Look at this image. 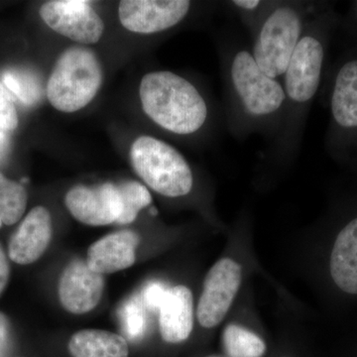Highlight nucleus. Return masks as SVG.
Returning a JSON list of instances; mask_svg holds the SVG:
<instances>
[{"label": "nucleus", "instance_id": "cd10ccee", "mask_svg": "<svg viewBox=\"0 0 357 357\" xmlns=\"http://www.w3.org/2000/svg\"><path fill=\"white\" fill-rule=\"evenodd\" d=\"M7 147H8V138H7L6 131L0 129V159L6 155Z\"/></svg>", "mask_w": 357, "mask_h": 357}, {"label": "nucleus", "instance_id": "393cba45", "mask_svg": "<svg viewBox=\"0 0 357 357\" xmlns=\"http://www.w3.org/2000/svg\"><path fill=\"white\" fill-rule=\"evenodd\" d=\"M168 289L161 282H150L143 288L141 302L148 309L158 312Z\"/></svg>", "mask_w": 357, "mask_h": 357}, {"label": "nucleus", "instance_id": "412c9836", "mask_svg": "<svg viewBox=\"0 0 357 357\" xmlns=\"http://www.w3.org/2000/svg\"><path fill=\"white\" fill-rule=\"evenodd\" d=\"M117 185L123 206L121 217L117 223L129 225L136 220L140 211L152 203L151 194L145 185L136 181H126Z\"/></svg>", "mask_w": 357, "mask_h": 357}, {"label": "nucleus", "instance_id": "7ed1b4c3", "mask_svg": "<svg viewBox=\"0 0 357 357\" xmlns=\"http://www.w3.org/2000/svg\"><path fill=\"white\" fill-rule=\"evenodd\" d=\"M143 112L155 126L178 137L206 132L213 121L206 95L189 79L170 70L148 73L141 79Z\"/></svg>", "mask_w": 357, "mask_h": 357}, {"label": "nucleus", "instance_id": "a211bd4d", "mask_svg": "<svg viewBox=\"0 0 357 357\" xmlns=\"http://www.w3.org/2000/svg\"><path fill=\"white\" fill-rule=\"evenodd\" d=\"M1 77L4 86L25 105L32 107L43 98L45 91L41 77L32 70L8 68L3 70Z\"/></svg>", "mask_w": 357, "mask_h": 357}, {"label": "nucleus", "instance_id": "ddd939ff", "mask_svg": "<svg viewBox=\"0 0 357 357\" xmlns=\"http://www.w3.org/2000/svg\"><path fill=\"white\" fill-rule=\"evenodd\" d=\"M52 236L53 223L50 213L44 206H35L11 236L9 258L20 265L36 262L49 248Z\"/></svg>", "mask_w": 357, "mask_h": 357}, {"label": "nucleus", "instance_id": "b1692460", "mask_svg": "<svg viewBox=\"0 0 357 357\" xmlns=\"http://www.w3.org/2000/svg\"><path fill=\"white\" fill-rule=\"evenodd\" d=\"M18 126L17 110L8 89L0 82V129L13 131Z\"/></svg>", "mask_w": 357, "mask_h": 357}, {"label": "nucleus", "instance_id": "f8f14e48", "mask_svg": "<svg viewBox=\"0 0 357 357\" xmlns=\"http://www.w3.org/2000/svg\"><path fill=\"white\" fill-rule=\"evenodd\" d=\"M103 290V275L91 270L86 261L74 260L61 275L59 299L66 311L70 314H86L98 306Z\"/></svg>", "mask_w": 357, "mask_h": 357}, {"label": "nucleus", "instance_id": "dca6fc26", "mask_svg": "<svg viewBox=\"0 0 357 357\" xmlns=\"http://www.w3.org/2000/svg\"><path fill=\"white\" fill-rule=\"evenodd\" d=\"M330 270L340 290L357 295V217L337 234L331 255Z\"/></svg>", "mask_w": 357, "mask_h": 357}, {"label": "nucleus", "instance_id": "4be33fe9", "mask_svg": "<svg viewBox=\"0 0 357 357\" xmlns=\"http://www.w3.org/2000/svg\"><path fill=\"white\" fill-rule=\"evenodd\" d=\"M122 332L130 340H140L147 328L144 305L137 297L130 298L119 310Z\"/></svg>", "mask_w": 357, "mask_h": 357}, {"label": "nucleus", "instance_id": "9b49d317", "mask_svg": "<svg viewBox=\"0 0 357 357\" xmlns=\"http://www.w3.org/2000/svg\"><path fill=\"white\" fill-rule=\"evenodd\" d=\"M65 204L73 217L91 227L117 222L123 211L119 185L114 183L76 185L66 195Z\"/></svg>", "mask_w": 357, "mask_h": 357}, {"label": "nucleus", "instance_id": "6ab92c4d", "mask_svg": "<svg viewBox=\"0 0 357 357\" xmlns=\"http://www.w3.org/2000/svg\"><path fill=\"white\" fill-rule=\"evenodd\" d=\"M27 201L25 188L0 173V229L14 225L23 217Z\"/></svg>", "mask_w": 357, "mask_h": 357}, {"label": "nucleus", "instance_id": "2eb2a0df", "mask_svg": "<svg viewBox=\"0 0 357 357\" xmlns=\"http://www.w3.org/2000/svg\"><path fill=\"white\" fill-rule=\"evenodd\" d=\"M162 337L169 344H178L190 337L194 326V299L189 288H169L159 307Z\"/></svg>", "mask_w": 357, "mask_h": 357}, {"label": "nucleus", "instance_id": "5701e85b", "mask_svg": "<svg viewBox=\"0 0 357 357\" xmlns=\"http://www.w3.org/2000/svg\"><path fill=\"white\" fill-rule=\"evenodd\" d=\"M222 3L236 14L249 34L252 35L271 6L272 0H231Z\"/></svg>", "mask_w": 357, "mask_h": 357}, {"label": "nucleus", "instance_id": "20e7f679", "mask_svg": "<svg viewBox=\"0 0 357 357\" xmlns=\"http://www.w3.org/2000/svg\"><path fill=\"white\" fill-rule=\"evenodd\" d=\"M307 1L272 0L251 37L250 52L267 76L282 82L307 23L318 11Z\"/></svg>", "mask_w": 357, "mask_h": 357}, {"label": "nucleus", "instance_id": "6e6552de", "mask_svg": "<svg viewBox=\"0 0 357 357\" xmlns=\"http://www.w3.org/2000/svg\"><path fill=\"white\" fill-rule=\"evenodd\" d=\"M39 14L52 30L77 43H98L105 31L102 18L86 0L47 1Z\"/></svg>", "mask_w": 357, "mask_h": 357}, {"label": "nucleus", "instance_id": "9d476101", "mask_svg": "<svg viewBox=\"0 0 357 357\" xmlns=\"http://www.w3.org/2000/svg\"><path fill=\"white\" fill-rule=\"evenodd\" d=\"M188 0H122L119 16L122 26L139 34H159L180 25L189 16Z\"/></svg>", "mask_w": 357, "mask_h": 357}, {"label": "nucleus", "instance_id": "423d86ee", "mask_svg": "<svg viewBox=\"0 0 357 357\" xmlns=\"http://www.w3.org/2000/svg\"><path fill=\"white\" fill-rule=\"evenodd\" d=\"M102 68L84 47L67 49L58 59L47 84L49 102L62 112H76L95 98L102 84Z\"/></svg>", "mask_w": 357, "mask_h": 357}, {"label": "nucleus", "instance_id": "4468645a", "mask_svg": "<svg viewBox=\"0 0 357 357\" xmlns=\"http://www.w3.org/2000/svg\"><path fill=\"white\" fill-rule=\"evenodd\" d=\"M140 238L132 230L107 234L89 246L86 264L100 275L112 274L132 266Z\"/></svg>", "mask_w": 357, "mask_h": 357}, {"label": "nucleus", "instance_id": "f03ea898", "mask_svg": "<svg viewBox=\"0 0 357 357\" xmlns=\"http://www.w3.org/2000/svg\"><path fill=\"white\" fill-rule=\"evenodd\" d=\"M335 24L333 11H317L307 23L282 79L285 112L280 130L271 141L267 153L278 163H288L299 155L307 116L321 86Z\"/></svg>", "mask_w": 357, "mask_h": 357}, {"label": "nucleus", "instance_id": "c756f323", "mask_svg": "<svg viewBox=\"0 0 357 357\" xmlns=\"http://www.w3.org/2000/svg\"><path fill=\"white\" fill-rule=\"evenodd\" d=\"M211 357H218V356H211Z\"/></svg>", "mask_w": 357, "mask_h": 357}, {"label": "nucleus", "instance_id": "c85d7f7f", "mask_svg": "<svg viewBox=\"0 0 357 357\" xmlns=\"http://www.w3.org/2000/svg\"><path fill=\"white\" fill-rule=\"evenodd\" d=\"M356 16L357 20V1L356 2Z\"/></svg>", "mask_w": 357, "mask_h": 357}, {"label": "nucleus", "instance_id": "bb28decb", "mask_svg": "<svg viewBox=\"0 0 357 357\" xmlns=\"http://www.w3.org/2000/svg\"><path fill=\"white\" fill-rule=\"evenodd\" d=\"M9 275H10V267H9L8 260L3 248L0 245V294L6 288Z\"/></svg>", "mask_w": 357, "mask_h": 357}, {"label": "nucleus", "instance_id": "aec40b11", "mask_svg": "<svg viewBox=\"0 0 357 357\" xmlns=\"http://www.w3.org/2000/svg\"><path fill=\"white\" fill-rule=\"evenodd\" d=\"M222 342L229 357H262L266 351L262 338L241 326H227Z\"/></svg>", "mask_w": 357, "mask_h": 357}, {"label": "nucleus", "instance_id": "39448f33", "mask_svg": "<svg viewBox=\"0 0 357 357\" xmlns=\"http://www.w3.org/2000/svg\"><path fill=\"white\" fill-rule=\"evenodd\" d=\"M131 165L143 182L157 194L183 198L194 190L191 165L175 147L153 136H140L130 149Z\"/></svg>", "mask_w": 357, "mask_h": 357}, {"label": "nucleus", "instance_id": "f257e3e1", "mask_svg": "<svg viewBox=\"0 0 357 357\" xmlns=\"http://www.w3.org/2000/svg\"><path fill=\"white\" fill-rule=\"evenodd\" d=\"M225 119L237 140L259 134L273 140L285 112V93L279 79L256 64L250 48L241 44L222 47Z\"/></svg>", "mask_w": 357, "mask_h": 357}, {"label": "nucleus", "instance_id": "0eeeda50", "mask_svg": "<svg viewBox=\"0 0 357 357\" xmlns=\"http://www.w3.org/2000/svg\"><path fill=\"white\" fill-rule=\"evenodd\" d=\"M328 147L335 155L357 144V52L345 58L333 77Z\"/></svg>", "mask_w": 357, "mask_h": 357}, {"label": "nucleus", "instance_id": "f3484780", "mask_svg": "<svg viewBox=\"0 0 357 357\" xmlns=\"http://www.w3.org/2000/svg\"><path fill=\"white\" fill-rule=\"evenodd\" d=\"M69 351L73 357H128L126 338L102 330L79 331L70 337Z\"/></svg>", "mask_w": 357, "mask_h": 357}, {"label": "nucleus", "instance_id": "a878e982", "mask_svg": "<svg viewBox=\"0 0 357 357\" xmlns=\"http://www.w3.org/2000/svg\"><path fill=\"white\" fill-rule=\"evenodd\" d=\"M9 340V323L6 314L0 312V357H6Z\"/></svg>", "mask_w": 357, "mask_h": 357}, {"label": "nucleus", "instance_id": "7c9ffc66", "mask_svg": "<svg viewBox=\"0 0 357 357\" xmlns=\"http://www.w3.org/2000/svg\"><path fill=\"white\" fill-rule=\"evenodd\" d=\"M281 357H287V356H281Z\"/></svg>", "mask_w": 357, "mask_h": 357}, {"label": "nucleus", "instance_id": "1a4fd4ad", "mask_svg": "<svg viewBox=\"0 0 357 357\" xmlns=\"http://www.w3.org/2000/svg\"><path fill=\"white\" fill-rule=\"evenodd\" d=\"M241 280L243 268L230 258H222L211 268L204 279L197 309L199 325L211 328L222 323L238 292Z\"/></svg>", "mask_w": 357, "mask_h": 357}]
</instances>
